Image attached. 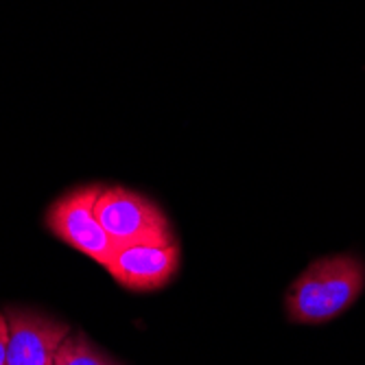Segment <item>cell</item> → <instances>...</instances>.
<instances>
[{
    "mask_svg": "<svg viewBox=\"0 0 365 365\" xmlns=\"http://www.w3.org/2000/svg\"><path fill=\"white\" fill-rule=\"evenodd\" d=\"M365 289V264L352 254L326 256L295 278L284 297L293 324L319 326L350 309Z\"/></svg>",
    "mask_w": 365,
    "mask_h": 365,
    "instance_id": "1",
    "label": "cell"
},
{
    "mask_svg": "<svg viewBox=\"0 0 365 365\" xmlns=\"http://www.w3.org/2000/svg\"><path fill=\"white\" fill-rule=\"evenodd\" d=\"M96 219L108 232L116 252L134 245L175 243L167 215L147 197L120 186L101 190L96 202Z\"/></svg>",
    "mask_w": 365,
    "mask_h": 365,
    "instance_id": "2",
    "label": "cell"
},
{
    "mask_svg": "<svg viewBox=\"0 0 365 365\" xmlns=\"http://www.w3.org/2000/svg\"><path fill=\"white\" fill-rule=\"evenodd\" d=\"M103 186H81L51 206L46 225L55 237L68 243L77 252L90 256L98 264H106L116 254L108 232L96 219V202Z\"/></svg>",
    "mask_w": 365,
    "mask_h": 365,
    "instance_id": "3",
    "label": "cell"
},
{
    "mask_svg": "<svg viewBox=\"0 0 365 365\" xmlns=\"http://www.w3.org/2000/svg\"><path fill=\"white\" fill-rule=\"evenodd\" d=\"M5 315L9 324L7 365H55L71 328L33 311L9 309Z\"/></svg>",
    "mask_w": 365,
    "mask_h": 365,
    "instance_id": "4",
    "label": "cell"
},
{
    "mask_svg": "<svg viewBox=\"0 0 365 365\" xmlns=\"http://www.w3.org/2000/svg\"><path fill=\"white\" fill-rule=\"evenodd\" d=\"M180 267V247L171 245H134L118 250L106 269L129 291H155L169 284Z\"/></svg>",
    "mask_w": 365,
    "mask_h": 365,
    "instance_id": "5",
    "label": "cell"
},
{
    "mask_svg": "<svg viewBox=\"0 0 365 365\" xmlns=\"http://www.w3.org/2000/svg\"><path fill=\"white\" fill-rule=\"evenodd\" d=\"M55 365H114L110 359H106L101 352H98L83 333L75 335V337H66V341L61 344L59 352H57V361Z\"/></svg>",
    "mask_w": 365,
    "mask_h": 365,
    "instance_id": "6",
    "label": "cell"
},
{
    "mask_svg": "<svg viewBox=\"0 0 365 365\" xmlns=\"http://www.w3.org/2000/svg\"><path fill=\"white\" fill-rule=\"evenodd\" d=\"M7 348H9V324H7V315L0 313V365H7Z\"/></svg>",
    "mask_w": 365,
    "mask_h": 365,
    "instance_id": "7",
    "label": "cell"
}]
</instances>
